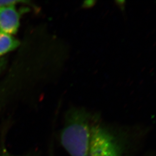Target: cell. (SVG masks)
Here are the masks:
<instances>
[{"label":"cell","instance_id":"obj_1","mask_svg":"<svg viewBox=\"0 0 156 156\" xmlns=\"http://www.w3.org/2000/svg\"><path fill=\"white\" fill-rule=\"evenodd\" d=\"M136 133L128 127L106 123L99 115L91 128L88 156H132Z\"/></svg>","mask_w":156,"mask_h":156},{"label":"cell","instance_id":"obj_2","mask_svg":"<svg viewBox=\"0 0 156 156\" xmlns=\"http://www.w3.org/2000/svg\"><path fill=\"white\" fill-rule=\"evenodd\" d=\"M99 114L83 108H73L67 111L60 141L70 156H88L91 128Z\"/></svg>","mask_w":156,"mask_h":156},{"label":"cell","instance_id":"obj_3","mask_svg":"<svg viewBox=\"0 0 156 156\" xmlns=\"http://www.w3.org/2000/svg\"><path fill=\"white\" fill-rule=\"evenodd\" d=\"M15 5L12 4L0 8V31L7 34H16L20 25V18L22 12L27 11L18 10Z\"/></svg>","mask_w":156,"mask_h":156},{"label":"cell","instance_id":"obj_4","mask_svg":"<svg viewBox=\"0 0 156 156\" xmlns=\"http://www.w3.org/2000/svg\"><path fill=\"white\" fill-rule=\"evenodd\" d=\"M19 44V41L14 37L0 31V58L16 49Z\"/></svg>","mask_w":156,"mask_h":156},{"label":"cell","instance_id":"obj_5","mask_svg":"<svg viewBox=\"0 0 156 156\" xmlns=\"http://www.w3.org/2000/svg\"><path fill=\"white\" fill-rule=\"evenodd\" d=\"M6 60L4 58H0V73L4 68L6 65Z\"/></svg>","mask_w":156,"mask_h":156},{"label":"cell","instance_id":"obj_6","mask_svg":"<svg viewBox=\"0 0 156 156\" xmlns=\"http://www.w3.org/2000/svg\"><path fill=\"white\" fill-rule=\"evenodd\" d=\"M0 156H16L11 155L6 149H2L0 151Z\"/></svg>","mask_w":156,"mask_h":156}]
</instances>
